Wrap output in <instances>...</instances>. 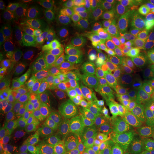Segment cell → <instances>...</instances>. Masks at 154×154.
Wrapping results in <instances>:
<instances>
[{"mask_svg":"<svg viewBox=\"0 0 154 154\" xmlns=\"http://www.w3.org/2000/svg\"><path fill=\"white\" fill-rule=\"evenodd\" d=\"M54 63H68L86 74L99 72L106 78L119 65L109 50L100 47L66 48L51 57Z\"/></svg>","mask_w":154,"mask_h":154,"instance_id":"obj_1","label":"cell"},{"mask_svg":"<svg viewBox=\"0 0 154 154\" xmlns=\"http://www.w3.org/2000/svg\"><path fill=\"white\" fill-rule=\"evenodd\" d=\"M107 25L92 13H81L70 19L67 48L99 47L107 38Z\"/></svg>","mask_w":154,"mask_h":154,"instance_id":"obj_2","label":"cell"},{"mask_svg":"<svg viewBox=\"0 0 154 154\" xmlns=\"http://www.w3.org/2000/svg\"><path fill=\"white\" fill-rule=\"evenodd\" d=\"M69 22V14L66 10L51 9L35 30L38 49L44 51L66 46Z\"/></svg>","mask_w":154,"mask_h":154,"instance_id":"obj_3","label":"cell"},{"mask_svg":"<svg viewBox=\"0 0 154 154\" xmlns=\"http://www.w3.org/2000/svg\"><path fill=\"white\" fill-rule=\"evenodd\" d=\"M92 107L86 91H81L58 82L56 109L58 114L89 117Z\"/></svg>","mask_w":154,"mask_h":154,"instance_id":"obj_4","label":"cell"},{"mask_svg":"<svg viewBox=\"0 0 154 154\" xmlns=\"http://www.w3.org/2000/svg\"><path fill=\"white\" fill-rule=\"evenodd\" d=\"M9 124L15 135H34L38 124L37 113L30 98L17 99L8 111Z\"/></svg>","mask_w":154,"mask_h":154,"instance_id":"obj_5","label":"cell"},{"mask_svg":"<svg viewBox=\"0 0 154 154\" xmlns=\"http://www.w3.org/2000/svg\"><path fill=\"white\" fill-rule=\"evenodd\" d=\"M34 84L37 96L50 113H57L56 96L58 82L54 70L45 63H38L34 69Z\"/></svg>","mask_w":154,"mask_h":154,"instance_id":"obj_6","label":"cell"},{"mask_svg":"<svg viewBox=\"0 0 154 154\" xmlns=\"http://www.w3.org/2000/svg\"><path fill=\"white\" fill-rule=\"evenodd\" d=\"M153 111L146 102L138 97L125 105L122 109L113 111L105 116L104 123L108 128L126 126L143 119L153 118Z\"/></svg>","mask_w":154,"mask_h":154,"instance_id":"obj_7","label":"cell"},{"mask_svg":"<svg viewBox=\"0 0 154 154\" xmlns=\"http://www.w3.org/2000/svg\"><path fill=\"white\" fill-rule=\"evenodd\" d=\"M89 131L82 123L69 124L57 135V149L61 154H78L89 139Z\"/></svg>","mask_w":154,"mask_h":154,"instance_id":"obj_8","label":"cell"},{"mask_svg":"<svg viewBox=\"0 0 154 154\" xmlns=\"http://www.w3.org/2000/svg\"><path fill=\"white\" fill-rule=\"evenodd\" d=\"M3 71L17 99L30 98L31 76L27 64L22 60L14 59L5 65Z\"/></svg>","mask_w":154,"mask_h":154,"instance_id":"obj_9","label":"cell"},{"mask_svg":"<svg viewBox=\"0 0 154 154\" xmlns=\"http://www.w3.org/2000/svg\"><path fill=\"white\" fill-rule=\"evenodd\" d=\"M5 39L8 47L14 52L26 54L37 47L35 30L29 29L17 23L7 28Z\"/></svg>","mask_w":154,"mask_h":154,"instance_id":"obj_10","label":"cell"},{"mask_svg":"<svg viewBox=\"0 0 154 154\" xmlns=\"http://www.w3.org/2000/svg\"><path fill=\"white\" fill-rule=\"evenodd\" d=\"M96 8L116 23L132 22L134 3L128 0H101L95 2Z\"/></svg>","mask_w":154,"mask_h":154,"instance_id":"obj_11","label":"cell"},{"mask_svg":"<svg viewBox=\"0 0 154 154\" xmlns=\"http://www.w3.org/2000/svg\"><path fill=\"white\" fill-rule=\"evenodd\" d=\"M111 38L121 55H129L138 47L136 32L131 23H115L111 29Z\"/></svg>","mask_w":154,"mask_h":154,"instance_id":"obj_12","label":"cell"},{"mask_svg":"<svg viewBox=\"0 0 154 154\" xmlns=\"http://www.w3.org/2000/svg\"><path fill=\"white\" fill-rule=\"evenodd\" d=\"M57 131L51 121L38 124L26 151L28 154H46L57 140Z\"/></svg>","mask_w":154,"mask_h":154,"instance_id":"obj_13","label":"cell"},{"mask_svg":"<svg viewBox=\"0 0 154 154\" xmlns=\"http://www.w3.org/2000/svg\"><path fill=\"white\" fill-rule=\"evenodd\" d=\"M109 140L113 154H139L147 142L111 129Z\"/></svg>","mask_w":154,"mask_h":154,"instance_id":"obj_14","label":"cell"},{"mask_svg":"<svg viewBox=\"0 0 154 154\" xmlns=\"http://www.w3.org/2000/svg\"><path fill=\"white\" fill-rule=\"evenodd\" d=\"M54 65H55V74L60 82L72 88L86 91V73L68 63H54Z\"/></svg>","mask_w":154,"mask_h":154,"instance_id":"obj_15","label":"cell"},{"mask_svg":"<svg viewBox=\"0 0 154 154\" xmlns=\"http://www.w3.org/2000/svg\"><path fill=\"white\" fill-rule=\"evenodd\" d=\"M139 91L140 85L137 77L132 71L128 69L124 72L115 101L120 104L126 105L137 99Z\"/></svg>","mask_w":154,"mask_h":154,"instance_id":"obj_16","label":"cell"},{"mask_svg":"<svg viewBox=\"0 0 154 154\" xmlns=\"http://www.w3.org/2000/svg\"><path fill=\"white\" fill-rule=\"evenodd\" d=\"M111 129L126 134L138 140L148 142L154 136V117Z\"/></svg>","mask_w":154,"mask_h":154,"instance_id":"obj_17","label":"cell"},{"mask_svg":"<svg viewBox=\"0 0 154 154\" xmlns=\"http://www.w3.org/2000/svg\"><path fill=\"white\" fill-rule=\"evenodd\" d=\"M50 10L51 9L46 7H24L17 16L16 23L29 29L36 30Z\"/></svg>","mask_w":154,"mask_h":154,"instance_id":"obj_18","label":"cell"},{"mask_svg":"<svg viewBox=\"0 0 154 154\" xmlns=\"http://www.w3.org/2000/svg\"><path fill=\"white\" fill-rule=\"evenodd\" d=\"M17 100L14 90L9 86L6 79L5 72L2 71L0 74V113L1 116L13 105Z\"/></svg>","mask_w":154,"mask_h":154,"instance_id":"obj_19","label":"cell"},{"mask_svg":"<svg viewBox=\"0 0 154 154\" xmlns=\"http://www.w3.org/2000/svg\"><path fill=\"white\" fill-rule=\"evenodd\" d=\"M124 72L122 66H119L112 72V74L107 77L104 86L102 89L110 96L112 101H114L117 91L120 87L122 82Z\"/></svg>","mask_w":154,"mask_h":154,"instance_id":"obj_20","label":"cell"},{"mask_svg":"<svg viewBox=\"0 0 154 154\" xmlns=\"http://www.w3.org/2000/svg\"><path fill=\"white\" fill-rule=\"evenodd\" d=\"M91 106L99 111H106L109 109L113 101L103 89L87 93Z\"/></svg>","mask_w":154,"mask_h":154,"instance_id":"obj_21","label":"cell"},{"mask_svg":"<svg viewBox=\"0 0 154 154\" xmlns=\"http://www.w3.org/2000/svg\"><path fill=\"white\" fill-rule=\"evenodd\" d=\"M106 79V75L101 72L88 73L86 78V91L89 93L102 89Z\"/></svg>","mask_w":154,"mask_h":154,"instance_id":"obj_22","label":"cell"},{"mask_svg":"<svg viewBox=\"0 0 154 154\" xmlns=\"http://www.w3.org/2000/svg\"><path fill=\"white\" fill-rule=\"evenodd\" d=\"M89 151L94 154H113L109 140V134L102 135L96 140Z\"/></svg>","mask_w":154,"mask_h":154,"instance_id":"obj_23","label":"cell"},{"mask_svg":"<svg viewBox=\"0 0 154 154\" xmlns=\"http://www.w3.org/2000/svg\"><path fill=\"white\" fill-rule=\"evenodd\" d=\"M141 82L145 91L149 96L154 98V66L143 71Z\"/></svg>","mask_w":154,"mask_h":154,"instance_id":"obj_24","label":"cell"},{"mask_svg":"<svg viewBox=\"0 0 154 154\" xmlns=\"http://www.w3.org/2000/svg\"><path fill=\"white\" fill-rule=\"evenodd\" d=\"M13 19L12 11L10 6L6 1L0 2V22L1 24L7 25L10 24Z\"/></svg>","mask_w":154,"mask_h":154,"instance_id":"obj_25","label":"cell"},{"mask_svg":"<svg viewBox=\"0 0 154 154\" xmlns=\"http://www.w3.org/2000/svg\"><path fill=\"white\" fill-rule=\"evenodd\" d=\"M141 51L143 55L154 61V36L149 35L141 43Z\"/></svg>","mask_w":154,"mask_h":154,"instance_id":"obj_26","label":"cell"},{"mask_svg":"<svg viewBox=\"0 0 154 154\" xmlns=\"http://www.w3.org/2000/svg\"><path fill=\"white\" fill-rule=\"evenodd\" d=\"M139 154H154V136L146 143Z\"/></svg>","mask_w":154,"mask_h":154,"instance_id":"obj_27","label":"cell"},{"mask_svg":"<svg viewBox=\"0 0 154 154\" xmlns=\"http://www.w3.org/2000/svg\"><path fill=\"white\" fill-rule=\"evenodd\" d=\"M2 154H28V153L27 151L23 148H14L7 150Z\"/></svg>","mask_w":154,"mask_h":154,"instance_id":"obj_28","label":"cell"},{"mask_svg":"<svg viewBox=\"0 0 154 154\" xmlns=\"http://www.w3.org/2000/svg\"><path fill=\"white\" fill-rule=\"evenodd\" d=\"M79 2V0H59L57 1V2L59 5L61 6H69L78 3Z\"/></svg>","mask_w":154,"mask_h":154,"instance_id":"obj_29","label":"cell"},{"mask_svg":"<svg viewBox=\"0 0 154 154\" xmlns=\"http://www.w3.org/2000/svg\"><path fill=\"white\" fill-rule=\"evenodd\" d=\"M149 35L154 36V22L152 23L149 28Z\"/></svg>","mask_w":154,"mask_h":154,"instance_id":"obj_30","label":"cell"},{"mask_svg":"<svg viewBox=\"0 0 154 154\" xmlns=\"http://www.w3.org/2000/svg\"><path fill=\"white\" fill-rule=\"evenodd\" d=\"M85 154H94V153H92L91 151H88L87 152V153H85Z\"/></svg>","mask_w":154,"mask_h":154,"instance_id":"obj_31","label":"cell"}]
</instances>
